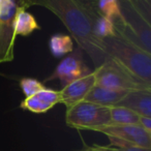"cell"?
<instances>
[{"label": "cell", "instance_id": "cell-9", "mask_svg": "<svg viewBox=\"0 0 151 151\" xmlns=\"http://www.w3.org/2000/svg\"><path fill=\"white\" fill-rule=\"evenodd\" d=\"M94 85V73L91 71L63 87L62 90H60V103L68 108L84 101Z\"/></svg>", "mask_w": 151, "mask_h": 151}, {"label": "cell", "instance_id": "cell-5", "mask_svg": "<svg viewBox=\"0 0 151 151\" xmlns=\"http://www.w3.org/2000/svg\"><path fill=\"white\" fill-rule=\"evenodd\" d=\"M95 85L111 90L119 91H136L149 90L145 85L141 84L138 80L126 71L119 63L111 58H108L105 62L94 69Z\"/></svg>", "mask_w": 151, "mask_h": 151}, {"label": "cell", "instance_id": "cell-10", "mask_svg": "<svg viewBox=\"0 0 151 151\" xmlns=\"http://www.w3.org/2000/svg\"><path fill=\"white\" fill-rule=\"evenodd\" d=\"M57 104H60V91L45 87L35 94L26 97L21 103V108L32 113L42 114L54 108Z\"/></svg>", "mask_w": 151, "mask_h": 151}, {"label": "cell", "instance_id": "cell-12", "mask_svg": "<svg viewBox=\"0 0 151 151\" xmlns=\"http://www.w3.org/2000/svg\"><path fill=\"white\" fill-rule=\"evenodd\" d=\"M127 93V91L111 90L105 87L94 85L86 95L84 101L106 107H111L117 105Z\"/></svg>", "mask_w": 151, "mask_h": 151}, {"label": "cell", "instance_id": "cell-3", "mask_svg": "<svg viewBox=\"0 0 151 151\" xmlns=\"http://www.w3.org/2000/svg\"><path fill=\"white\" fill-rule=\"evenodd\" d=\"M123 18L115 20L116 35L151 54V25L138 13L128 0H118Z\"/></svg>", "mask_w": 151, "mask_h": 151}, {"label": "cell", "instance_id": "cell-17", "mask_svg": "<svg viewBox=\"0 0 151 151\" xmlns=\"http://www.w3.org/2000/svg\"><path fill=\"white\" fill-rule=\"evenodd\" d=\"M93 32H94L95 36L99 37V40H104V38L115 36L116 30H115L114 22L112 21L111 19H109V18L101 15L94 24Z\"/></svg>", "mask_w": 151, "mask_h": 151}, {"label": "cell", "instance_id": "cell-22", "mask_svg": "<svg viewBox=\"0 0 151 151\" xmlns=\"http://www.w3.org/2000/svg\"><path fill=\"white\" fill-rule=\"evenodd\" d=\"M0 1H3V0H0Z\"/></svg>", "mask_w": 151, "mask_h": 151}, {"label": "cell", "instance_id": "cell-4", "mask_svg": "<svg viewBox=\"0 0 151 151\" xmlns=\"http://www.w3.org/2000/svg\"><path fill=\"white\" fill-rule=\"evenodd\" d=\"M65 122L76 129L93 130L111 124L110 107L82 101L66 108Z\"/></svg>", "mask_w": 151, "mask_h": 151}, {"label": "cell", "instance_id": "cell-1", "mask_svg": "<svg viewBox=\"0 0 151 151\" xmlns=\"http://www.w3.org/2000/svg\"><path fill=\"white\" fill-rule=\"evenodd\" d=\"M26 9L31 5H40L52 12L69 31L80 49L86 51L95 65L99 66L109 57L103 40L96 37L93 27L101 15L95 0H16Z\"/></svg>", "mask_w": 151, "mask_h": 151}, {"label": "cell", "instance_id": "cell-16", "mask_svg": "<svg viewBox=\"0 0 151 151\" xmlns=\"http://www.w3.org/2000/svg\"><path fill=\"white\" fill-rule=\"evenodd\" d=\"M96 6L101 15L112 21L123 18L118 0H97Z\"/></svg>", "mask_w": 151, "mask_h": 151}, {"label": "cell", "instance_id": "cell-14", "mask_svg": "<svg viewBox=\"0 0 151 151\" xmlns=\"http://www.w3.org/2000/svg\"><path fill=\"white\" fill-rule=\"evenodd\" d=\"M50 52L56 58H60L68 53L73 52V37L67 34L56 33L51 36L49 40Z\"/></svg>", "mask_w": 151, "mask_h": 151}, {"label": "cell", "instance_id": "cell-23", "mask_svg": "<svg viewBox=\"0 0 151 151\" xmlns=\"http://www.w3.org/2000/svg\"><path fill=\"white\" fill-rule=\"evenodd\" d=\"M150 138H151V134H150Z\"/></svg>", "mask_w": 151, "mask_h": 151}, {"label": "cell", "instance_id": "cell-11", "mask_svg": "<svg viewBox=\"0 0 151 151\" xmlns=\"http://www.w3.org/2000/svg\"><path fill=\"white\" fill-rule=\"evenodd\" d=\"M116 106H123L140 116L151 118V90L130 91Z\"/></svg>", "mask_w": 151, "mask_h": 151}, {"label": "cell", "instance_id": "cell-15", "mask_svg": "<svg viewBox=\"0 0 151 151\" xmlns=\"http://www.w3.org/2000/svg\"><path fill=\"white\" fill-rule=\"evenodd\" d=\"M37 29H40V26H38L37 22L34 19L33 16L28 12H26L25 9H20L17 15V18H16V35H29Z\"/></svg>", "mask_w": 151, "mask_h": 151}, {"label": "cell", "instance_id": "cell-8", "mask_svg": "<svg viewBox=\"0 0 151 151\" xmlns=\"http://www.w3.org/2000/svg\"><path fill=\"white\" fill-rule=\"evenodd\" d=\"M89 73H91V70L83 62L80 51H77L63 58L55 68L54 73L47 80L58 79L65 86Z\"/></svg>", "mask_w": 151, "mask_h": 151}, {"label": "cell", "instance_id": "cell-2", "mask_svg": "<svg viewBox=\"0 0 151 151\" xmlns=\"http://www.w3.org/2000/svg\"><path fill=\"white\" fill-rule=\"evenodd\" d=\"M103 42L108 57L151 90V54L118 35L104 38Z\"/></svg>", "mask_w": 151, "mask_h": 151}, {"label": "cell", "instance_id": "cell-18", "mask_svg": "<svg viewBox=\"0 0 151 151\" xmlns=\"http://www.w3.org/2000/svg\"><path fill=\"white\" fill-rule=\"evenodd\" d=\"M20 86H21L22 91L26 95V97L31 96V95L35 94L38 91L42 90L45 88L42 83H40L36 79H32V78L22 79L21 82H20Z\"/></svg>", "mask_w": 151, "mask_h": 151}, {"label": "cell", "instance_id": "cell-21", "mask_svg": "<svg viewBox=\"0 0 151 151\" xmlns=\"http://www.w3.org/2000/svg\"><path fill=\"white\" fill-rule=\"evenodd\" d=\"M79 151H92V150H91L90 146H85L84 148L81 149V150H79Z\"/></svg>", "mask_w": 151, "mask_h": 151}, {"label": "cell", "instance_id": "cell-13", "mask_svg": "<svg viewBox=\"0 0 151 151\" xmlns=\"http://www.w3.org/2000/svg\"><path fill=\"white\" fill-rule=\"evenodd\" d=\"M110 115H111V124H116V125L139 124L141 117L138 113L123 106H111Z\"/></svg>", "mask_w": 151, "mask_h": 151}, {"label": "cell", "instance_id": "cell-6", "mask_svg": "<svg viewBox=\"0 0 151 151\" xmlns=\"http://www.w3.org/2000/svg\"><path fill=\"white\" fill-rule=\"evenodd\" d=\"M20 9H24L16 0L0 1V62H9L14 59L16 18Z\"/></svg>", "mask_w": 151, "mask_h": 151}, {"label": "cell", "instance_id": "cell-19", "mask_svg": "<svg viewBox=\"0 0 151 151\" xmlns=\"http://www.w3.org/2000/svg\"><path fill=\"white\" fill-rule=\"evenodd\" d=\"M92 151H151L149 148L137 146H114V145H97L90 146Z\"/></svg>", "mask_w": 151, "mask_h": 151}, {"label": "cell", "instance_id": "cell-7", "mask_svg": "<svg viewBox=\"0 0 151 151\" xmlns=\"http://www.w3.org/2000/svg\"><path fill=\"white\" fill-rule=\"evenodd\" d=\"M94 132L106 134L110 140V145L114 146H137L151 149L150 134L144 129L140 124H126V125L101 126Z\"/></svg>", "mask_w": 151, "mask_h": 151}, {"label": "cell", "instance_id": "cell-20", "mask_svg": "<svg viewBox=\"0 0 151 151\" xmlns=\"http://www.w3.org/2000/svg\"><path fill=\"white\" fill-rule=\"evenodd\" d=\"M139 124H140V125L142 126L146 132H148L149 134H151V118L143 117V116H141Z\"/></svg>", "mask_w": 151, "mask_h": 151}]
</instances>
